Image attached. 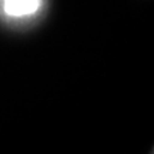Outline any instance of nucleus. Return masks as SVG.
<instances>
[{
	"label": "nucleus",
	"instance_id": "nucleus-1",
	"mask_svg": "<svg viewBox=\"0 0 154 154\" xmlns=\"http://www.w3.org/2000/svg\"><path fill=\"white\" fill-rule=\"evenodd\" d=\"M4 4H5V11L9 14L21 16L36 11L38 2L37 0H4Z\"/></svg>",
	"mask_w": 154,
	"mask_h": 154
}]
</instances>
